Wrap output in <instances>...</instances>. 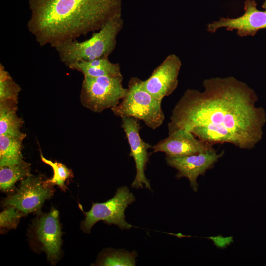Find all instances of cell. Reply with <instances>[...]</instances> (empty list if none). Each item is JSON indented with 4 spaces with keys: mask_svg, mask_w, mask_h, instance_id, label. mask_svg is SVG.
Wrapping results in <instances>:
<instances>
[{
    "mask_svg": "<svg viewBox=\"0 0 266 266\" xmlns=\"http://www.w3.org/2000/svg\"><path fill=\"white\" fill-rule=\"evenodd\" d=\"M122 128L126 135L130 147V157H133L135 163L136 174L131 184L132 188L151 190L149 180L145 176V170L149 161L148 150L152 146L141 138L139 131L140 126L138 119L132 117L122 118Z\"/></svg>",
    "mask_w": 266,
    "mask_h": 266,
    "instance_id": "9",
    "label": "cell"
},
{
    "mask_svg": "<svg viewBox=\"0 0 266 266\" xmlns=\"http://www.w3.org/2000/svg\"><path fill=\"white\" fill-rule=\"evenodd\" d=\"M68 67L80 72L84 76H122L119 64L111 62L108 57L90 61L81 60L73 63Z\"/></svg>",
    "mask_w": 266,
    "mask_h": 266,
    "instance_id": "14",
    "label": "cell"
},
{
    "mask_svg": "<svg viewBox=\"0 0 266 266\" xmlns=\"http://www.w3.org/2000/svg\"><path fill=\"white\" fill-rule=\"evenodd\" d=\"M30 244L36 251H44L48 260L55 264L61 254L62 235L59 212L52 208L40 214L33 221L29 232Z\"/></svg>",
    "mask_w": 266,
    "mask_h": 266,
    "instance_id": "7",
    "label": "cell"
},
{
    "mask_svg": "<svg viewBox=\"0 0 266 266\" xmlns=\"http://www.w3.org/2000/svg\"><path fill=\"white\" fill-rule=\"evenodd\" d=\"M20 86L0 63V102L13 101L18 102Z\"/></svg>",
    "mask_w": 266,
    "mask_h": 266,
    "instance_id": "19",
    "label": "cell"
},
{
    "mask_svg": "<svg viewBox=\"0 0 266 266\" xmlns=\"http://www.w3.org/2000/svg\"><path fill=\"white\" fill-rule=\"evenodd\" d=\"M40 157L42 161L49 165L53 171V176L51 178L47 179V182L52 186L57 185L62 190L65 192L67 188L65 185L66 181L74 177L72 170L61 163L53 162L45 158L41 153Z\"/></svg>",
    "mask_w": 266,
    "mask_h": 266,
    "instance_id": "20",
    "label": "cell"
},
{
    "mask_svg": "<svg viewBox=\"0 0 266 266\" xmlns=\"http://www.w3.org/2000/svg\"><path fill=\"white\" fill-rule=\"evenodd\" d=\"M124 26L120 14L109 21L91 37L83 41L74 40L55 48L60 60L68 67L81 60L90 61L108 57L117 45V38Z\"/></svg>",
    "mask_w": 266,
    "mask_h": 266,
    "instance_id": "3",
    "label": "cell"
},
{
    "mask_svg": "<svg viewBox=\"0 0 266 266\" xmlns=\"http://www.w3.org/2000/svg\"><path fill=\"white\" fill-rule=\"evenodd\" d=\"M25 215L13 206H7L0 214V228L15 229L20 219Z\"/></svg>",
    "mask_w": 266,
    "mask_h": 266,
    "instance_id": "21",
    "label": "cell"
},
{
    "mask_svg": "<svg viewBox=\"0 0 266 266\" xmlns=\"http://www.w3.org/2000/svg\"><path fill=\"white\" fill-rule=\"evenodd\" d=\"M43 176L29 175L21 180L18 189L3 200V206H13L25 215L41 214L44 202L53 195V186Z\"/></svg>",
    "mask_w": 266,
    "mask_h": 266,
    "instance_id": "8",
    "label": "cell"
},
{
    "mask_svg": "<svg viewBox=\"0 0 266 266\" xmlns=\"http://www.w3.org/2000/svg\"><path fill=\"white\" fill-rule=\"evenodd\" d=\"M136 257L137 253L135 252L107 249L99 254L94 265L134 266L136 265Z\"/></svg>",
    "mask_w": 266,
    "mask_h": 266,
    "instance_id": "18",
    "label": "cell"
},
{
    "mask_svg": "<svg viewBox=\"0 0 266 266\" xmlns=\"http://www.w3.org/2000/svg\"><path fill=\"white\" fill-rule=\"evenodd\" d=\"M18 102L13 101L0 102V135L21 136L23 124L22 118L17 114Z\"/></svg>",
    "mask_w": 266,
    "mask_h": 266,
    "instance_id": "15",
    "label": "cell"
},
{
    "mask_svg": "<svg viewBox=\"0 0 266 266\" xmlns=\"http://www.w3.org/2000/svg\"><path fill=\"white\" fill-rule=\"evenodd\" d=\"M262 7L266 9V0H265V2L262 5Z\"/></svg>",
    "mask_w": 266,
    "mask_h": 266,
    "instance_id": "22",
    "label": "cell"
},
{
    "mask_svg": "<svg viewBox=\"0 0 266 266\" xmlns=\"http://www.w3.org/2000/svg\"><path fill=\"white\" fill-rule=\"evenodd\" d=\"M182 66L180 58L174 54L167 56L143 81L144 88L155 98L162 100L171 94L178 85V75Z\"/></svg>",
    "mask_w": 266,
    "mask_h": 266,
    "instance_id": "10",
    "label": "cell"
},
{
    "mask_svg": "<svg viewBox=\"0 0 266 266\" xmlns=\"http://www.w3.org/2000/svg\"><path fill=\"white\" fill-rule=\"evenodd\" d=\"M26 134L21 136L0 135V166L15 164L23 161V142Z\"/></svg>",
    "mask_w": 266,
    "mask_h": 266,
    "instance_id": "16",
    "label": "cell"
},
{
    "mask_svg": "<svg viewBox=\"0 0 266 266\" xmlns=\"http://www.w3.org/2000/svg\"><path fill=\"white\" fill-rule=\"evenodd\" d=\"M31 165L24 160L12 165L0 166V189L2 192L12 190L15 183L30 175Z\"/></svg>",
    "mask_w": 266,
    "mask_h": 266,
    "instance_id": "17",
    "label": "cell"
},
{
    "mask_svg": "<svg viewBox=\"0 0 266 266\" xmlns=\"http://www.w3.org/2000/svg\"><path fill=\"white\" fill-rule=\"evenodd\" d=\"M245 12L235 18L221 17L207 26V30L215 33L218 29L225 27L228 31H237L240 37L254 36L261 29L266 28V10L262 11L257 8L254 0H246L244 2Z\"/></svg>",
    "mask_w": 266,
    "mask_h": 266,
    "instance_id": "11",
    "label": "cell"
},
{
    "mask_svg": "<svg viewBox=\"0 0 266 266\" xmlns=\"http://www.w3.org/2000/svg\"><path fill=\"white\" fill-rule=\"evenodd\" d=\"M224 153V151L218 153L213 147L198 154L181 157L166 156V160L169 166L178 171L176 177L187 178L193 190L197 191L198 176L204 174L208 169L211 168Z\"/></svg>",
    "mask_w": 266,
    "mask_h": 266,
    "instance_id": "12",
    "label": "cell"
},
{
    "mask_svg": "<svg viewBox=\"0 0 266 266\" xmlns=\"http://www.w3.org/2000/svg\"><path fill=\"white\" fill-rule=\"evenodd\" d=\"M27 28L42 47H56L98 31L121 14V0H29Z\"/></svg>",
    "mask_w": 266,
    "mask_h": 266,
    "instance_id": "2",
    "label": "cell"
},
{
    "mask_svg": "<svg viewBox=\"0 0 266 266\" xmlns=\"http://www.w3.org/2000/svg\"><path fill=\"white\" fill-rule=\"evenodd\" d=\"M191 132L180 129L152 146L153 153L161 152L170 157H181L203 153L213 148Z\"/></svg>",
    "mask_w": 266,
    "mask_h": 266,
    "instance_id": "13",
    "label": "cell"
},
{
    "mask_svg": "<svg viewBox=\"0 0 266 266\" xmlns=\"http://www.w3.org/2000/svg\"><path fill=\"white\" fill-rule=\"evenodd\" d=\"M203 85V91H185L172 110L168 135L184 129L212 146L254 148L262 139L266 119L264 110L256 106L254 90L233 76L206 79Z\"/></svg>",
    "mask_w": 266,
    "mask_h": 266,
    "instance_id": "1",
    "label": "cell"
},
{
    "mask_svg": "<svg viewBox=\"0 0 266 266\" xmlns=\"http://www.w3.org/2000/svg\"><path fill=\"white\" fill-rule=\"evenodd\" d=\"M135 200L134 195L127 186L118 188L108 200L103 203L92 202L89 211L82 210L85 217L81 222V229L85 233H90L94 224L101 220L108 225H115L122 230L129 229L132 225L126 222L125 211Z\"/></svg>",
    "mask_w": 266,
    "mask_h": 266,
    "instance_id": "6",
    "label": "cell"
},
{
    "mask_svg": "<svg viewBox=\"0 0 266 266\" xmlns=\"http://www.w3.org/2000/svg\"><path fill=\"white\" fill-rule=\"evenodd\" d=\"M122 82V76H84L80 94L81 103L95 113L116 106L127 91Z\"/></svg>",
    "mask_w": 266,
    "mask_h": 266,
    "instance_id": "5",
    "label": "cell"
},
{
    "mask_svg": "<svg viewBox=\"0 0 266 266\" xmlns=\"http://www.w3.org/2000/svg\"><path fill=\"white\" fill-rule=\"evenodd\" d=\"M127 93L116 106L111 108L120 117H132L142 121L152 129L160 126L165 119L161 107L162 100L155 98L143 86L138 77L130 78Z\"/></svg>",
    "mask_w": 266,
    "mask_h": 266,
    "instance_id": "4",
    "label": "cell"
}]
</instances>
